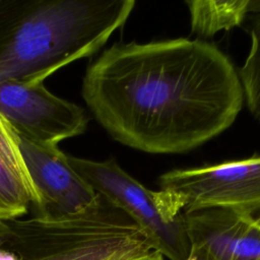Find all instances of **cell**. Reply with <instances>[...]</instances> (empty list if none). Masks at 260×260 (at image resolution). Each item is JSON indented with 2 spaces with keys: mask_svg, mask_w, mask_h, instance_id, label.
Wrapping results in <instances>:
<instances>
[{
  "mask_svg": "<svg viewBox=\"0 0 260 260\" xmlns=\"http://www.w3.org/2000/svg\"><path fill=\"white\" fill-rule=\"evenodd\" d=\"M0 260H19L18 256L6 248H0Z\"/></svg>",
  "mask_w": 260,
  "mask_h": 260,
  "instance_id": "cell-14",
  "label": "cell"
},
{
  "mask_svg": "<svg viewBox=\"0 0 260 260\" xmlns=\"http://www.w3.org/2000/svg\"><path fill=\"white\" fill-rule=\"evenodd\" d=\"M191 29L201 37H211L242 24L246 16L260 8V0L187 1Z\"/></svg>",
  "mask_w": 260,
  "mask_h": 260,
  "instance_id": "cell-10",
  "label": "cell"
},
{
  "mask_svg": "<svg viewBox=\"0 0 260 260\" xmlns=\"http://www.w3.org/2000/svg\"><path fill=\"white\" fill-rule=\"evenodd\" d=\"M5 221L8 239L2 248L19 260H131L153 251L137 223L102 195L90 209L68 219Z\"/></svg>",
  "mask_w": 260,
  "mask_h": 260,
  "instance_id": "cell-3",
  "label": "cell"
},
{
  "mask_svg": "<svg viewBox=\"0 0 260 260\" xmlns=\"http://www.w3.org/2000/svg\"><path fill=\"white\" fill-rule=\"evenodd\" d=\"M17 135V134H16ZM18 145L36 193V216L46 221L68 219L90 209L100 198L70 166L58 146L42 145L18 136Z\"/></svg>",
  "mask_w": 260,
  "mask_h": 260,
  "instance_id": "cell-7",
  "label": "cell"
},
{
  "mask_svg": "<svg viewBox=\"0 0 260 260\" xmlns=\"http://www.w3.org/2000/svg\"><path fill=\"white\" fill-rule=\"evenodd\" d=\"M0 114L18 136L49 146L84 133L88 123L83 108L56 96L44 83L1 81Z\"/></svg>",
  "mask_w": 260,
  "mask_h": 260,
  "instance_id": "cell-6",
  "label": "cell"
},
{
  "mask_svg": "<svg viewBox=\"0 0 260 260\" xmlns=\"http://www.w3.org/2000/svg\"><path fill=\"white\" fill-rule=\"evenodd\" d=\"M73 170L100 195L124 210L140 228L152 250L170 260H186L191 250L185 213L167 191H151L114 158L104 161L67 154Z\"/></svg>",
  "mask_w": 260,
  "mask_h": 260,
  "instance_id": "cell-4",
  "label": "cell"
},
{
  "mask_svg": "<svg viewBox=\"0 0 260 260\" xmlns=\"http://www.w3.org/2000/svg\"><path fill=\"white\" fill-rule=\"evenodd\" d=\"M186 260H217L206 249L201 246L192 245L189 256Z\"/></svg>",
  "mask_w": 260,
  "mask_h": 260,
  "instance_id": "cell-12",
  "label": "cell"
},
{
  "mask_svg": "<svg viewBox=\"0 0 260 260\" xmlns=\"http://www.w3.org/2000/svg\"><path fill=\"white\" fill-rule=\"evenodd\" d=\"M36 193L26 172L18 137L0 114V219H14L27 212Z\"/></svg>",
  "mask_w": 260,
  "mask_h": 260,
  "instance_id": "cell-9",
  "label": "cell"
},
{
  "mask_svg": "<svg viewBox=\"0 0 260 260\" xmlns=\"http://www.w3.org/2000/svg\"><path fill=\"white\" fill-rule=\"evenodd\" d=\"M160 190L170 193L184 213L225 208L260 213V155L159 176Z\"/></svg>",
  "mask_w": 260,
  "mask_h": 260,
  "instance_id": "cell-5",
  "label": "cell"
},
{
  "mask_svg": "<svg viewBox=\"0 0 260 260\" xmlns=\"http://www.w3.org/2000/svg\"><path fill=\"white\" fill-rule=\"evenodd\" d=\"M255 260H260V257H258V258H256Z\"/></svg>",
  "mask_w": 260,
  "mask_h": 260,
  "instance_id": "cell-16",
  "label": "cell"
},
{
  "mask_svg": "<svg viewBox=\"0 0 260 260\" xmlns=\"http://www.w3.org/2000/svg\"><path fill=\"white\" fill-rule=\"evenodd\" d=\"M133 0H0V82L43 81L96 53Z\"/></svg>",
  "mask_w": 260,
  "mask_h": 260,
  "instance_id": "cell-2",
  "label": "cell"
},
{
  "mask_svg": "<svg viewBox=\"0 0 260 260\" xmlns=\"http://www.w3.org/2000/svg\"><path fill=\"white\" fill-rule=\"evenodd\" d=\"M8 239V226L5 220L0 219V248H2Z\"/></svg>",
  "mask_w": 260,
  "mask_h": 260,
  "instance_id": "cell-13",
  "label": "cell"
},
{
  "mask_svg": "<svg viewBox=\"0 0 260 260\" xmlns=\"http://www.w3.org/2000/svg\"><path fill=\"white\" fill-rule=\"evenodd\" d=\"M111 137L147 153H183L226 130L243 105L237 70L214 45L189 39L116 43L81 87Z\"/></svg>",
  "mask_w": 260,
  "mask_h": 260,
  "instance_id": "cell-1",
  "label": "cell"
},
{
  "mask_svg": "<svg viewBox=\"0 0 260 260\" xmlns=\"http://www.w3.org/2000/svg\"><path fill=\"white\" fill-rule=\"evenodd\" d=\"M131 260H162V255L160 253H158L157 251L153 250V251H151L150 253H148L144 256L134 258V259H131Z\"/></svg>",
  "mask_w": 260,
  "mask_h": 260,
  "instance_id": "cell-15",
  "label": "cell"
},
{
  "mask_svg": "<svg viewBox=\"0 0 260 260\" xmlns=\"http://www.w3.org/2000/svg\"><path fill=\"white\" fill-rule=\"evenodd\" d=\"M249 16L251 49L238 75L248 109L260 121V8Z\"/></svg>",
  "mask_w": 260,
  "mask_h": 260,
  "instance_id": "cell-11",
  "label": "cell"
},
{
  "mask_svg": "<svg viewBox=\"0 0 260 260\" xmlns=\"http://www.w3.org/2000/svg\"><path fill=\"white\" fill-rule=\"evenodd\" d=\"M191 246L206 249L217 260H255L260 257V213L206 208L185 213Z\"/></svg>",
  "mask_w": 260,
  "mask_h": 260,
  "instance_id": "cell-8",
  "label": "cell"
}]
</instances>
